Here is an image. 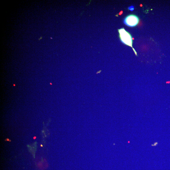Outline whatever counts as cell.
<instances>
[{
	"label": "cell",
	"instance_id": "6da1fadb",
	"mask_svg": "<svg viewBox=\"0 0 170 170\" xmlns=\"http://www.w3.org/2000/svg\"><path fill=\"white\" fill-rule=\"evenodd\" d=\"M121 41L126 45L132 47L133 41L130 34L124 28L118 30Z\"/></svg>",
	"mask_w": 170,
	"mask_h": 170
},
{
	"label": "cell",
	"instance_id": "7a4b0ae2",
	"mask_svg": "<svg viewBox=\"0 0 170 170\" xmlns=\"http://www.w3.org/2000/svg\"><path fill=\"white\" fill-rule=\"evenodd\" d=\"M139 22V19L138 17L133 15L127 16L124 21L125 24L130 27L135 26L138 24Z\"/></svg>",
	"mask_w": 170,
	"mask_h": 170
},
{
	"label": "cell",
	"instance_id": "3957f363",
	"mask_svg": "<svg viewBox=\"0 0 170 170\" xmlns=\"http://www.w3.org/2000/svg\"><path fill=\"white\" fill-rule=\"evenodd\" d=\"M129 9L131 11H133L134 10V7L133 6H131L129 7Z\"/></svg>",
	"mask_w": 170,
	"mask_h": 170
},
{
	"label": "cell",
	"instance_id": "277c9868",
	"mask_svg": "<svg viewBox=\"0 0 170 170\" xmlns=\"http://www.w3.org/2000/svg\"><path fill=\"white\" fill-rule=\"evenodd\" d=\"M36 138V137H34L33 138V139H35Z\"/></svg>",
	"mask_w": 170,
	"mask_h": 170
},
{
	"label": "cell",
	"instance_id": "5b68a950",
	"mask_svg": "<svg viewBox=\"0 0 170 170\" xmlns=\"http://www.w3.org/2000/svg\"><path fill=\"white\" fill-rule=\"evenodd\" d=\"M41 147H42V145H41Z\"/></svg>",
	"mask_w": 170,
	"mask_h": 170
}]
</instances>
